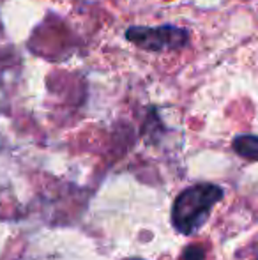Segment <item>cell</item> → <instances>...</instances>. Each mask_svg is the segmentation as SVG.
Masks as SVG:
<instances>
[{"label": "cell", "instance_id": "cell-3", "mask_svg": "<svg viewBox=\"0 0 258 260\" xmlns=\"http://www.w3.org/2000/svg\"><path fill=\"white\" fill-rule=\"evenodd\" d=\"M232 147L241 157L248 161H258V137L256 135H237Z\"/></svg>", "mask_w": 258, "mask_h": 260}, {"label": "cell", "instance_id": "cell-4", "mask_svg": "<svg viewBox=\"0 0 258 260\" xmlns=\"http://www.w3.org/2000/svg\"><path fill=\"white\" fill-rule=\"evenodd\" d=\"M205 248L200 246V244H190V246L184 248L180 260H205Z\"/></svg>", "mask_w": 258, "mask_h": 260}, {"label": "cell", "instance_id": "cell-6", "mask_svg": "<svg viewBox=\"0 0 258 260\" xmlns=\"http://www.w3.org/2000/svg\"><path fill=\"white\" fill-rule=\"evenodd\" d=\"M126 260H143V258H126Z\"/></svg>", "mask_w": 258, "mask_h": 260}, {"label": "cell", "instance_id": "cell-5", "mask_svg": "<svg viewBox=\"0 0 258 260\" xmlns=\"http://www.w3.org/2000/svg\"><path fill=\"white\" fill-rule=\"evenodd\" d=\"M255 258L258 260V248H256V251H255Z\"/></svg>", "mask_w": 258, "mask_h": 260}, {"label": "cell", "instance_id": "cell-1", "mask_svg": "<svg viewBox=\"0 0 258 260\" xmlns=\"http://www.w3.org/2000/svg\"><path fill=\"white\" fill-rule=\"evenodd\" d=\"M225 191L212 182H200L182 189L172 206V225L182 236H193L209 219L212 209L223 200Z\"/></svg>", "mask_w": 258, "mask_h": 260}, {"label": "cell", "instance_id": "cell-2", "mask_svg": "<svg viewBox=\"0 0 258 260\" xmlns=\"http://www.w3.org/2000/svg\"><path fill=\"white\" fill-rule=\"evenodd\" d=\"M126 39L136 48L145 52H173L190 45V28L177 25H158V27H133L126 28Z\"/></svg>", "mask_w": 258, "mask_h": 260}, {"label": "cell", "instance_id": "cell-7", "mask_svg": "<svg viewBox=\"0 0 258 260\" xmlns=\"http://www.w3.org/2000/svg\"><path fill=\"white\" fill-rule=\"evenodd\" d=\"M165 2H168V0H165Z\"/></svg>", "mask_w": 258, "mask_h": 260}]
</instances>
